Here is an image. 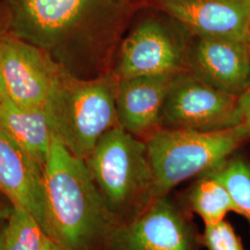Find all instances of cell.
<instances>
[{
	"label": "cell",
	"mask_w": 250,
	"mask_h": 250,
	"mask_svg": "<svg viewBox=\"0 0 250 250\" xmlns=\"http://www.w3.org/2000/svg\"><path fill=\"white\" fill-rule=\"evenodd\" d=\"M47 237L32 215L14 205L6 224L4 250H41Z\"/></svg>",
	"instance_id": "17"
},
{
	"label": "cell",
	"mask_w": 250,
	"mask_h": 250,
	"mask_svg": "<svg viewBox=\"0 0 250 250\" xmlns=\"http://www.w3.org/2000/svg\"><path fill=\"white\" fill-rule=\"evenodd\" d=\"M5 92L21 107L44 108L62 68L44 50L7 34L0 37Z\"/></svg>",
	"instance_id": "9"
},
{
	"label": "cell",
	"mask_w": 250,
	"mask_h": 250,
	"mask_svg": "<svg viewBox=\"0 0 250 250\" xmlns=\"http://www.w3.org/2000/svg\"><path fill=\"white\" fill-rule=\"evenodd\" d=\"M205 174L218 179L227 188L238 215L243 216L250 226V161L235 153Z\"/></svg>",
	"instance_id": "16"
},
{
	"label": "cell",
	"mask_w": 250,
	"mask_h": 250,
	"mask_svg": "<svg viewBox=\"0 0 250 250\" xmlns=\"http://www.w3.org/2000/svg\"><path fill=\"white\" fill-rule=\"evenodd\" d=\"M0 128L44 170L53 137L44 108L21 107L5 93L0 99Z\"/></svg>",
	"instance_id": "14"
},
{
	"label": "cell",
	"mask_w": 250,
	"mask_h": 250,
	"mask_svg": "<svg viewBox=\"0 0 250 250\" xmlns=\"http://www.w3.org/2000/svg\"><path fill=\"white\" fill-rule=\"evenodd\" d=\"M9 34L44 50L73 76L109 72L122 29L120 0H3Z\"/></svg>",
	"instance_id": "1"
},
{
	"label": "cell",
	"mask_w": 250,
	"mask_h": 250,
	"mask_svg": "<svg viewBox=\"0 0 250 250\" xmlns=\"http://www.w3.org/2000/svg\"><path fill=\"white\" fill-rule=\"evenodd\" d=\"M201 244L206 250H246L241 237L227 220L218 224L204 225Z\"/></svg>",
	"instance_id": "18"
},
{
	"label": "cell",
	"mask_w": 250,
	"mask_h": 250,
	"mask_svg": "<svg viewBox=\"0 0 250 250\" xmlns=\"http://www.w3.org/2000/svg\"><path fill=\"white\" fill-rule=\"evenodd\" d=\"M248 43H249V46H250V37H249V40H248Z\"/></svg>",
	"instance_id": "26"
},
{
	"label": "cell",
	"mask_w": 250,
	"mask_h": 250,
	"mask_svg": "<svg viewBox=\"0 0 250 250\" xmlns=\"http://www.w3.org/2000/svg\"><path fill=\"white\" fill-rule=\"evenodd\" d=\"M121 2H124V3H127L128 1H130V0H120Z\"/></svg>",
	"instance_id": "25"
},
{
	"label": "cell",
	"mask_w": 250,
	"mask_h": 250,
	"mask_svg": "<svg viewBox=\"0 0 250 250\" xmlns=\"http://www.w3.org/2000/svg\"><path fill=\"white\" fill-rule=\"evenodd\" d=\"M41 250H64L56 242L53 241L49 236L46 238L45 244Z\"/></svg>",
	"instance_id": "22"
},
{
	"label": "cell",
	"mask_w": 250,
	"mask_h": 250,
	"mask_svg": "<svg viewBox=\"0 0 250 250\" xmlns=\"http://www.w3.org/2000/svg\"><path fill=\"white\" fill-rule=\"evenodd\" d=\"M5 85H4V80H3V75L1 72V67H0V99L4 96L5 94Z\"/></svg>",
	"instance_id": "24"
},
{
	"label": "cell",
	"mask_w": 250,
	"mask_h": 250,
	"mask_svg": "<svg viewBox=\"0 0 250 250\" xmlns=\"http://www.w3.org/2000/svg\"><path fill=\"white\" fill-rule=\"evenodd\" d=\"M187 70L216 88L239 97L250 87L249 43L195 37L188 45Z\"/></svg>",
	"instance_id": "10"
},
{
	"label": "cell",
	"mask_w": 250,
	"mask_h": 250,
	"mask_svg": "<svg viewBox=\"0 0 250 250\" xmlns=\"http://www.w3.org/2000/svg\"><path fill=\"white\" fill-rule=\"evenodd\" d=\"M243 123L238 96L216 88L188 70L174 76L162 107L161 128L214 132Z\"/></svg>",
	"instance_id": "6"
},
{
	"label": "cell",
	"mask_w": 250,
	"mask_h": 250,
	"mask_svg": "<svg viewBox=\"0 0 250 250\" xmlns=\"http://www.w3.org/2000/svg\"><path fill=\"white\" fill-rule=\"evenodd\" d=\"M13 207L12 202L0 191V220L7 221L13 210Z\"/></svg>",
	"instance_id": "20"
},
{
	"label": "cell",
	"mask_w": 250,
	"mask_h": 250,
	"mask_svg": "<svg viewBox=\"0 0 250 250\" xmlns=\"http://www.w3.org/2000/svg\"><path fill=\"white\" fill-rule=\"evenodd\" d=\"M201 232L176 197L154 201L136 219L118 224L108 250H200Z\"/></svg>",
	"instance_id": "7"
},
{
	"label": "cell",
	"mask_w": 250,
	"mask_h": 250,
	"mask_svg": "<svg viewBox=\"0 0 250 250\" xmlns=\"http://www.w3.org/2000/svg\"><path fill=\"white\" fill-rule=\"evenodd\" d=\"M176 74L119 79L116 91L119 125L143 140L161 129L162 107Z\"/></svg>",
	"instance_id": "12"
},
{
	"label": "cell",
	"mask_w": 250,
	"mask_h": 250,
	"mask_svg": "<svg viewBox=\"0 0 250 250\" xmlns=\"http://www.w3.org/2000/svg\"><path fill=\"white\" fill-rule=\"evenodd\" d=\"M158 3L195 37L249 40L250 0H158Z\"/></svg>",
	"instance_id": "11"
},
{
	"label": "cell",
	"mask_w": 250,
	"mask_h": 250,
	"mask_svg": "<svg viewBox=\"0 0 250 250\" xmlns=\"http://www.w3.org/2000/svg\"><path fill=\"white\" fill-rule=\"evenodd\" d=\"M9 34V15L3 0H0V37Z\"/></svg>",
	"instance_id": "21"
},
{
	"label": "cell",
	"mask_w": 250,
	"mask_h": 250,
	"mask_svg": "<svg viewBox=\"0 0 250 250\" xmlns=\"http://www.w3.org/2000/svg\"><path fill=\"white\" fill-rule=\"evenodd\" d=\"M0 191L32 215L46 234L43 168L1 128Z\"/></svg>",
	"instance_id": "13"
},
{
	"label": "cell",
	"mask_w": 250,
	"mask_h": 250,
	"mask_svg": "<svg viewBox=\"0 0 250 250\" xmlns=\"http://www.w3.org/2000/svg\"><path fill=\"white\" fill-rule=\"evenodd\" d=\"M250 139L242 125L214 132L161 128L146 141L156 199L171 194L180 184L213 170Z\"/></svg>",
	"instance_id": "5"
},
{
	"label": "cell",
	"mask_w": 250,
	"mask_h": 250,
	"mask_svg": "<svg viewBox=\"0 0 250 250\" xmlns=\"http://www.w3.org/2000/svg\"><path fill=\"white\" fill-rule=\"evenodd\" d=\"M117 83L112 71L83 79L63 70L48 96L44 109L52 134L83 161L100 137L119 125Z\"/></svg>",
	"instance_id": "3"
},
{
	"label": "cell",
	"mask_w": 250,
	"mask_h": 250,
	"mask_svg": "<svg viewBox=\"0 0 250 250\" xmlns=\"http://www.w3.org/2000/svg\"><path fill=\"white\" fill-rule=\"evenodd\" d=\"M6 220H0V250H4V235L6 229Z\"/></svg>",
	"instance_id": "23"
},
{
	"label": "cell",
	"mask_w": 250,
	"mask_h": 250,
	"mask_svg": "<svg viewBox=\"0 0 250 250\" xmlns=\"http://www.w3.org/2000/svg\"><path fill=\"white\" fill-rule=\"evenodd\" d=\"M188 44L156 20H146L120 45L112 72L117 79L176 74L187 70Z\"/></svg>",
	"instance_id": "8"
},
{
	"label": "cell",
	"mask_w": 250,
	"mask_h": 250,
	"mask_svg": "<svg viewBox=\"0 0 250 250\" xmlns=\"http://www.w3.org/2000/svg\"><path fill=\"white\" fill-rule=\"evenodd\" d=\"M239 103L243 112L244 123L250 129V87L247 91H245L241 96H239Z\"/></svg>",
	"instance_id": "19"
},
{
	"label": "cell",
	"mask_w": 250,
	"mask_h": 250,
	"mask_svg": "<svg viewBox=\"0 0 250 250\" xmlns=\"http://www.w3.org/2000/svg\"><path fill=\"white\" fill-rule=\"evenodd\" d=\"M84 161L118 224L136 219L157 200L146 143L122 126L103 134Z\"/></svg>",
	"instance_id": "4"
},
{
	"label": "cell",
	"mask_w": 250,
	"mask_h": 250,
	"mask_svg": "<svg viewBox=\"0 0 250 250\" xmlns=\"http://www.w3.org/2000/svg\"><path fill=\"white\" fill-rule=\"evenodd\" d=\"M43 172L47 236L64 250H108L118 223L85 161L53 135Z\"/></svg>",
	"instance_id": "2"
},
{
	"label": "cell",
	"mask_w": 250,
	"mask_h": 250,
	"mask_svg": "<svg viewBox=\"0 0 250 250\" xmlns=\"http://www.w3.org/2000/svg\"><path fill=\"white\" fill-rule=\"evenodd\" d=\"M180 203L192 215H197L204 225L215 224L226 220L237 208L227 188L208 174H203L177 196Z\"/></svg>",
	"instance_id": "15"
}]
</instances>
